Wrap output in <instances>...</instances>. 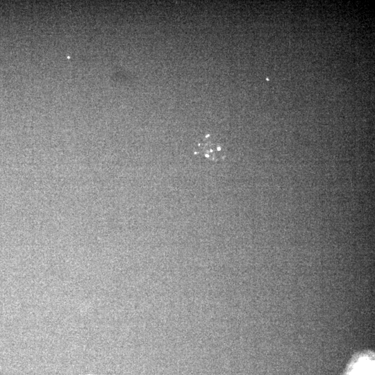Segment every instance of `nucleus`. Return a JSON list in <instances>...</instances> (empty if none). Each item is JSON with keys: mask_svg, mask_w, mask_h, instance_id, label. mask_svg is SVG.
I'll list each match as a JSON object with an SVG mask.
<instances>
[{"mask_svg": "<svg viewBox=\"0 0 375 375\" xmlns=\"http://www.w3.org/2000/svg\"><path fill=\"white\" fill-rule=\"evenodd\" d=\"M354 375H372V366L367 363L359 365L355 370Z\"/></svg>", "mask_w": 375, "mask_h": 375, "instance_id": "nucleus-2", "label": "nucleus"}, {"mask_svg": "<svg viewBox=\"0 0 375 375\" xmlns=\"http://www.w3.org/2000/svg\"><path fill=\"white\" fill-rule=\"evenodd\" d=\"M197 149V153L211 160L217 161L224 157L222 147L214 143L208 136L198 142Z\"/></svg>", "mask_w": 375, "mask_h": 375, "instance_id": "nucleus-1", "label": "nucleus"}]
</instances>
